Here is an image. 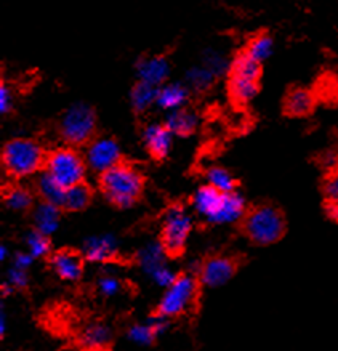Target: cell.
<instances>
[{"instance_id":"cell-1","label":"cell","mask_w":338,"mask_h":351,"mask_svg":"<svg viewBox=\"0 0 338 351\" xmlns=\"http://www.w3.org/2000/svg\"><path fill=\"white\" fill-rule=\"evenodd\" d=\"M202 282L196 273L180 271L167 286L160 302L151 310L152 319H177L197 313L202 300Z\"/></svg>"},{"instance_id":"cell-2","label":"cell","mask_w":338,"mask_h":351,"mask_svg":"<svg viewBox=\"0 0 338 351\" xmlns=\"http://www.w3.org/2000/svg\"><path fill=\"white\" fill-rule=\"evenodd\" d=\"M145 186V175L127 160H122L98 177L99 191L111 206L117 208L135 206L141 199Z\"/></svg>"},{"instance_id":"cell-3","label":"cell","mask_w":338,"mask_h":351,"mask_svg":"<svg viewBox=\"0 0 338 351\" xmlns=\"http://www.w3.org/2000/svg\"><path fill=\"white\" fill-rule=\"evenodd\" d=\"M197 215L212 225L239 223L247 212V204L239 193H221L212 184H202L191 199Z\"/></svg>"},{"instance_id":"cell-4","label":"cell","mask_w":338,"mask_h":351,"mask_svg":"<svg viewBox=\"0 0 338 351\" xmlns=\"http://www.w3.org/2000/svg\"><path fill=\"white\" fill-rule=\"evenodd\" d=\"M242 234L255 245H271L284 238L287 223L284 213L271 204H258L247 208L237 223Z\"/></svg>"},{"instance_id":"cell-5","label":"cell","mask_w":338,"mask_h":351,"mask_svg":"<svg viewBox=\"0 0 338 351\" xmlns=\"http://www.w3.org/2000/svg\"><path fill=\"white\" fill-rule=\"evenodd\" d=\"M47 154L37 140L13 138L2 148V167L12 180H21L44 172Z\"/></svg>"},{"instance_id":"cell-6","label":"cell","mask_w":338,"mask_h":351,"mask_svg":"<svg viewBox=\"0 0 338 351\" xmlns=\"http://www.w3.org/2000/svg\"><path fill=\"white\" fill-rule=\"evenodd\" d=\"M58 135L66 146L82 148L97 138V112L90 104L74 103L61 114Z\"/></svg>"},{"instance_id":"cell-7","label":"cell","mask_w":338,"mask_h":351,"mask_svg":"<svg viewBox=\"0 0 338 351\" xmlns=\"http://www.w3.org/2000/svg\"><path fill=\"white\" fill-rule=\"evenodd\" d=\"M193 231V218L183 206H172L165 210L160 226L159 243L164 257L170 260L182 258L186 252L189 234Z\"/></svg>"},{"instance_id":"cell-8","label":"cell","mask_w":338,"mask_h":351,"mask_svg":"<svg viewBox=\"0 0 338 351\" xmlns=\"http://www.w3.org/2000/svg\"><path fill=\"white\" fill-rule=\"evenodd\" d=\"M261 63L244 50L232 60L228 80V93L236 104H247L258 95Z\"/></svg>"},{"instance_id":"cell-9","label":"cell","mask_w":338,"mask_h":351,"mask_svg":"<svg viewBox=\"0 0 338 351\" xmlns=\"http://www.w3.org/2000/svg\"><path fill=\"white\" fill-rule=\"evenodd\" d=\"M87 160L73 146H61L49 151L45 162V172L60 183L64 189L85 182Z\"/></svg>"},{"instance_id":"cell-10","label":"cell","mask_w":338,"mask_h":351,"mask_svg":"<svg viewBox=\"0 0 338 351\" xmlns=\"http://www.w3.org/2000/svg\"><path fill=\"white\" fill-rule=\"evenodd\" d=\"M244 255L231 252H210L199 260L196 273L204 287H220L239 273Z\"/></svg>"},{"instance_id":"cell-11","label":"cell","mask_w":338,"mask_h":351,"mask_svg":"<svg viewBox=\"0 0 338 351\" xmlns=\"http://www.w3.org/2000/svg\"><path fill=\"white\" fill-rule=\"evenodd\" d=\"M45 263L50 268V271H53L63 281L77 282L84 278L87 257H85L84 250L74 247H61L53 250L45 258Z\"/></svg>"},{"instance_id":"cell-12","label":"cell","mask_w":338,"mask_h":351,"mask_svg":"<svg viewBox=\"0 0 338 351\" xmlns=\"http://www.w3.org/2000/svg\"><path fill=\"white\" fill-rule=\"evenodd\" d=\"M87 165L93 172L103 173L114 165L122 162V151L117 140L112 136H97L92 143L87 146L85 153Z\"/></svg>"},{"instance_id":"cell-13","label":"cell","mask_w":338,"mask_h":351,"mask_svg":"<svg viewBox=\"0 0 338 351\" xmlns=\"http://www.w3.org/2000/svg\"><path fill=\"white\" fill-rule=\"evenodd\" d=\"M84 254L88 262L95 263H119L130 265L125 257L119 252L116 241L111 236H97L90 238L84 245Z\"/></svg>"},{"instance_id":"cell-14","label":"cell","mask_w":338,"mask_h":351,"mask_svg":"<svg viewBox=\"0 0 338 351\" xmlns=\"http://www.w3.org/2000/svg\"><path fill=\"white\" fill-rule=\"evenodd\" d=\"M172 138L173 134L167 129L165 124H149L143 130V143L147 154L157 162L167 159L172 149Z\"/></svg>"},{"instance_id":"cell-15","label":"cell","mask_w":338,"mask_h":351,"mask_svg":"<svg viewBox=\"0 0 338 351\" xmlns=\"http://www.w3.org/2000/svg\"><path fill=\"white\" fill-rule=\"evenodd\" d=\"M136 77L141 82H147L162 87L170 74V63L165 56H143L136 61Z\"/></svg>"},{"instance_id":"cell-16","label":"cell","mask_w":338,"mask_h":351,"mask_svg":"<svg viewBox=\"0 0 338 351\" xmlns=\"http://www.w3.org/2000/svg\"><path fill=\"white\" fill-rule=\"evenodd\" d=\"M189 92H191V90L188 88L186 84H182V82L164 84L162 87H159V95H157L156 106H159L160 109H164V111H169V112L182 109L188 101Z\"/></svg>"},{"instance_id":"cell-17","label":"cell","mask_w":338,"mask_h":351,"mask_svg":"<svg viewBox=\"0 0 338 351\" xmlns=\"http://www.w3.org/2000/svg\"><path fill=\"white\" fill-rule=\"evenodd\" d=\"M34 193L20 183H8L2 189L3 204L15 212H29L34 208Z\"/></svg>"},{"instance_id":"cell-18","label":"cell","mask_w":338,"mask_h":351,"mask_svg":"<svg viewBox=\"0 0 338 351\" xmlns=\"http://www.w3.org/2000/svg\"><path fill=\"white\" fill-rule=\"evenodd\" d=\"M34 193L36 196L39 197V201L51 204V206L60 207L61 210H63L66 189L61 186L60 183H56L45 170L37 175V180L34 183Z\"/></svg>"},{"instance_id":"cell-19","label":"cell","mask_w":338,"mask_h":351,"mask_svg":"<svg viewBox=\"0 0 338 351\" xmlns=\"http://www.w3.org/2000/svg\"><path fill=\"white\" fill-rule=\"evenodd\" d=\"M32 225L34 230L44 232V234L50 236L51 232L56 231V228L60 226V218H61V208L47 202H39L32 208Z\"/></svg>"},{"instance_id":"cell-20","label":"cell","mask_w":338,"mask_h":351,"mask_svg":"<svg viewBox=\"0 0 338 351\" xmlns=\"http://www.w3.org/2000/svg\"><path fill=\"white\" fill-rule=\"evenodd\" d=\"M197 114L191 111V109L182 108L177 111L169 112L164 124L167 129L172 132L177 136H189L193 135L197 129Z\"/></svg>"},{"instance_id":"cell-21","label":"cell","mask_w":338,"mask_h":351,"mask_svg":"<svg viewBox=\"0 0 338 351\" xmlns=\"http://www.w3.org/2000/svg\"><path fill=\"white\" fill-rule=\"evenodd\" d=\"M314 95L308 88L290 90L284 101V111L290 117H304L313 111Z\"/></svg>"},{"instance_id":"cell-22","label":"cell","mask_w":338,"mask_h":351,"mask_svg":"<svg viewBox=\"0 0 338 351\" xmlns=\"http://www.w3.org/2000/svg\"><path fill=\"white\" fill-rule=\"evenodd\" d=\"M93 201V189L87 182L66 189L63 212H82Z\"/></svg>"},{"instance_id":"cell-23","label":"cell","mask_w":338,"mask_h":351,"mask_svg":"<svg viewBox=\"0 0 338 351\" xmlns=\"http://www.w3.org/2000/svg\"><path fill=\"white\" fill-rule=\"evenodd\" d=\"M157 95H159V87L138 80V82L132 87L130 92V103L133 111L136 114L146 112L147 109L156 104Z\"/></svg>"},{"instance_id":"cell-24","label":"cell","mask_w":338,"mask_h":351,"mask_svg":"<svg viewBox=\"0 0 338 351\" xmlns=\"http://www.w3.org/2000/svg\"><path fill=\"white\" fill-rule=\"evenodd\" d=\"M215 80L217 75L213 74L212 71H208L204 64L191 66V68L186 71V75H184V84L188 85V88L197 93L210 90L213 87V84H215Z\"/></svg>"},{"instance_id":"cell-25","label":"cell","mask_w":338,"mask_h":351,"mask_svg":"<svg viewBox=\"0 0 338 351\" xmlns=\"http://www.w3.org/2000/svg\"><path fill=\"white\" fill-rule=\"evenodd\" d=\"M207 183L213 188L220 189L221 193H234L237 189V180L232 177V173L220 165H213L206 172Z\"/></svg>"},{"instance_id":"cell-26","label":"cell","mask_w":338,"mask_h":351,"mask_svg":"<svg viewBox=\"0 0 338 351\" xmlns=\"http://www.w3.org/2000/svg\"><path fill=\"white\" fill-rule=\"evenodd\" d=\"M247 53H249L252 58L258 63H263V61L269 60L274 53V40L269 34H258L255 36L254 39L249 42L245 49Z\"/></svg>"},{"instance_id":"cell-27","label":"cell","mask_w":338,"mask_h":351,"mask_svg":"<svg viewBox=\"0 0 338 351\" xmlns=\"http://www.w3.org/2000/svg\"><path fill=\"white\" fill-rule=\"evenodd\" d=\"M232 61L228 60V56L220 50L208 49L202 53V63L208 71H212L213 74L218 77H223V75L230 73Z\"/></svg>"},{"instance_id":"cell-28","label":"cell","mask_w":338,"mask_h":351,"mask_svg":"<svg viewBox=\"0 0 338 351\" xmlns=\"http://www.w3.org/2000/svg\"><path fill=\"white\" fill-rule=\"evenodd\" d=\"M26 244H27V249H29V254L34 258L45 260L51 252H53V249H51L50 236H47L44 232L37 230H32L29 234H27Z\"/></svg>"},{"instance_id":"cell-29","label":"cell","mask_w":338,"mask_h":351,"mask_svg":"<svg viewBox=\"0 0 338 351\" xmlns=\"http://www.w3.org/2000/svg\"><path fill=\"white\" fill-rule=\"evenodd\" d=\"M97 287H98V291L103 293V295L111 297V295H116L117 292L123 291V282L119 281V279L114 276H101V278H98Z\"/></svg>"},{"instance_id":"cell-30","label":"cell","mask_w":338,"mask_h":351,"mask_svg":"<svg viewBox=\"0 0 338 351\" xmlns=\"http://www.w3.org/2000/svg\"><path fill=\"white\" fill-rule=\"evenodd\" d=\"M322 191L327 202L338 204V170L328 173V177L322 184Z\"/></svg>"},{"instance_id":"cell-31","label":"cell","mask_w":338,"mask_h":351,"mask_svg":"<svg viewBox=\"0 0 338 351\" xmlns=\"http://www.w3.org/2000/svg\"><path fill=\"white\" fill-rule=\"evenodd\" d=\"M15 108V93H13V88L10 85L2 82L0 85V112L5 116V114H10Z\"/></svg>"},{"instance_id":"cell-32","label":"cell","mask_w":338,"mask_h":351,"mask_svg":"<svg viewBox=\"0 0 338 351\" xmlns=\"http://www.w3.org/2000/svg\"><path fill=\"white\" fill-rule=\"evenodd\" d=\"M160 324H156V326H136L135 329L130 332V335L133 337L135 340H140V341H147V343H151L152 340L156 339L157 332L160 330Z\"/></svg>"},{"instance_id":"cell-33","label":"cell","mask_w":338,"mask_h":351,"mask_svg":"<svg viewBox=\"0 0 338 351\" xmlns=\"http://www.w3.org/2000/svg\"><path fill=\"white\" fill-rule=\"evenodd\" d=\"M321 164L324 165V167L330 170V172H333V169L337 167L338 165V154L333 153V151H327V153H324L321 156Z\"/></svg>"},{"instance_id":"cell-34","label":"cell","mask_w":338,"mask_h":351,"mask_svg":"<svg viewBox=\"0 0 338 351\" xmlns=\"http://www.w3.org/2000/svg\"><path fill=\"white\" fill-rule=\"evenodd\" d=\"M326 213H327V217L330 218L332 221L338 223V204L326 202Z\"/></svg>"},{"instance_id":"cell-35","label":"cell","mask_w":338,"mask_h":351,"mask_svg":"<svg viewBox=\"0 0 338 351\" xmlns=\"http://www.w3.org/2000/svg\"><path fill=\"white\" fill-rule=\"evenodd\" d=\"M77 351H114L111 343H103V345H88V346H82Z\"/></svg>"}]
</instances>
